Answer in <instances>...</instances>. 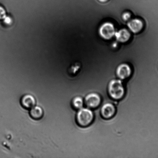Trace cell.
<instances>
[{
    "mask_svg": "<svg viewBox=\"0 0 158 158\" xmlns=\"http://www.w3.org/2000/svg\"><path fill=\"white\" fill-rule=\"evenodd\" d=\"M107 91L109 97L114 100H120L124 97L126 93L122 80L113 79L108 85Z\"/></svg>",
    "mask_w": 158,
    "mask_h": 158,
    "instance_id": "obj_1",
    "label": "cell"
},
{
    "mask_svg": "<svg viewBox=\"0 0 158 158\" xmlns=\"http://www.w3.org/2000/svg\"><path fill=\"white\" fill-rule=\"evenodd\" d=\"M94 115L92 109L83 107L77 110L75 116L76 122L80 127H85L89 126L94 120Z\"/></svg>",
    "mask_w": 158,
    "mask_h": 158,
    "instance_id": "obj_2",
    "label": "cell"
},
{
    "mask_svg": "<svg viewBox=\"0 0 158 158\" xmlns=\"http://www.w3.org/2000/svg\"><path fill=\"white\" fill-rule=\"evenodd\" d=\"M115 26L112 23L106 22L103 23L99 28V34L105 40H110L114 36L116 33Z\"/></svg>",
    "mask_w": 158,
    "mask_h": 158,
    "instance_id": "obj_3",
    "label": "cell"
},
{
    "mask_svg": "<svg viewBox=\"0 0 158 158\" xmlns=\"http://www.w3.org/2000/svg\"><path fill=\"white\" fill-rule=\"evenodd\" d=\"M102 102L100 96L97 93L92 92L87 94L84 99V105L87 107L94 109L100 106Z\"/></svg>",
    "mask_w": 158,
    "mask_h": 158,
    "instance_id": "obj_4",
    "label": "cell"
},
{
    "mask_svg": "<svg viewBox=\"0 0 158 158\" xmlns=\"http://www.w3.org/2000/svg\"><path fill=\"white\" fill-rule=\"evenodd\" d=\"M117 109L113 104L108 102L104 104L100 110V114L103 118L108 120L115 115Z\"/></svg>",
    "mask_w": 158,
    "mask_h": 158,
    "instance_id": "obj_5",
    "label": "cell"
},
{
    "mask_svg": "<svg viewBox=\"0 0 158 158\" xmlns=\"http://www.w3.org/2000/svg\"><path fill=\"white\" fill-rule=\"evenodd\" d=\"M116 73L118 79L122 81L126 80L130 77L132 69L129 64L123 63L117 67Z\"/></svg>",
    "mask_w": 158,
    "mask_h": 158,
    "instance_id": "obj_6",
    "label": "cell"
},
{
    "mask_svg": "<svg viewBox=\"0 0 158 158\" xmlns=\"http://www.w3.org/2000/svg\"><path fill=\"white\" fill-rule=\"evenodd\" d=\"M36 100L33 95L30 94L23 95L20 99V104L23 108L27 110L31 108L36 105Z\"/></svg>",
    "mask_w": 158,
    "mask_h": 158,
    "instance_id": "obj_7",
    "label": "cell"
},
{
    "mask_svg": "<svg viewBox=\"0 0 158 158\" xmlns=\"http://www.w3.org/2000/svg\"><path fill=\"white\" fill-rule=\"evenodd\" d=\"M127 26L131 32L137 34L143 30L144 24L141 19L139 18H134L128 21Z\"/></svg>",
    "mask_w": 158,
    "mask_h": 158,
    "instance_id": "obj_8",
    "label": "cell"
},
{
    "mask_svg": "<svg viewBox=\"0 0 158 158\" xmlns=\"http://www.w3.org/2000/svg\"><path fill=\"white\" fill-rule=\"evenodd\" d=\"M115 36L116 39L119 42L125 43L128 42L131 38L130 32L126 29H120L116 32Z\"/></svg>",
    "mask_w": 158,
    "mask_h": 158,
    "instance_id": "obj_9",
    "label": "cell"
},
{
    "mask_svg": "<svg viewBox=\"0 0 158 158\" xmlns=\"http://www.w3.org/2000/svg\"><path fill=\"white\" fill-rule=\"evenodd\" d=\"M44 114V110L42 108L36 105L29 110V115L34 120H40L43 117Z\"/></svg>",
    "mask_w": 158,
    "mask_h": 158,
    "instance_id": "obj_10",
    "label": "cell"
},
{
    "mask_svg": "<svg viewBox=\"0 0 158 158\" xmlns=\"http://www.w3.org/2000/svg\"><path fill=\"white\" fill-rule=\"evenodd\" d=\"M84 105V99L80 96H76L71 101V107L73 109L77 110L83 107Z\"/></svg>",
    "mask_w": 158,
    "mask_h": 158,
    "instance_id": "obj_11",
    "label": "cell"
},
{
    "mask_svg": "<svg viewBox=\"0 0 158 158\" xmlns=\"http://www.w3.org/2000/svg\"><path fill=\"white\" fill-rule=\"evenodd\" d=\"M6 17V12L4 7L0 4V21H2Z\"/></svg>",
    "mask_w": 158,
    "mask_h": 158,
    "instance_id": "obj_12",
    "label": "cell"
},
{
    "mask_svg": "<svg viewBox=\"0 0 158 158\" xmlns=\"http://www.w3.org/2000/svg\"><path fill=\"white\" fill-rule=\"evenodd\" d=\"M122 19L125 21H130L131 18V14L130 12H125L122 15Z\"/></svg>",
    "mask_w": 158,
    "mask_h": 158,
    "instance_id": "obj_13",
    "label": "cell"
},
{
    "mask_svg": "<svg viewBox=\"0 0 158 158\" xmlns=\"http://www.w3.org/2000/svg\"><path fill=\"white\" fill-rule=\"evenodd\" d=\"M99 2L101 3H106L109 0H98Z\"/></svg>",
    "mask_w": 158,
    "mask_h": 158,
    "instance_id": "obj_14",
    "label": "cell"
}]
</instances>
